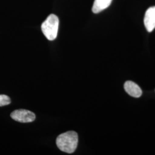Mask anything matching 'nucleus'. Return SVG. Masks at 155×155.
<instances>
[{
  "label": "nucleus",
  "mask_w": 155,
  "mask_h": 155,
  "mask_svg": "<svg viewBox=\"0 0 155 155\" xmlns=\"http://www.w3.org/2000/svg\"><path fill=\"white\" fill-rule=\"evenodd\" d=\"M11 117L13 120L22 123L33 122L36 118V116L33 112L25 109L13 111Z\"/></svg>",
  "instance_id": "7ed1b4c3"
},
{
  "label": "nucleus",
  "mask_w": 155,
  "mask_h": 155,
  "mask_svg": "<svg viewBox=\"0 0 155 155\" xmlns=\"http://www.w3.org/2000/svg\"><path fill=\"white\" fill-rule=\"evenodd\" d=\"M11 103L10 98L6 95H0V106L8 105Z\"/></svg>",
  "instance_id": "0eeeda50"
},
{
  "label": "nucleus",
  "mask_w": 155,
  "mask_h": 155,
  "mask_svg": "<svg viewBox=\"0 0 155 155\" xmlns=\"http://www.w3.org/2000/svg\"><path fill=\"white\" fill-rule=\"evenodd\" d=\"M56 145L62 152L72 153L77 149L78 136L74 131H68L60 134L56 139Z\"/></svg>",
  "instance_id": "f257e3e1"
},
{
  "label": "nucleus",
  "mask_w": 155,
  "mask_h": 155,
  "mask_svg": "<svg viewBox=\"0 0 155 155\" xmlns=\"http://www.w3.org/2000/svg\"><path fill=\"white\" fill-rule=\"evenodd\" d=\"M124 89L127 94L134 98H139L141 96L143 93L139 85L130 81H128L125 83Z\"/></svg>",
  "instance_id": "39448f33"
},
{
  "label": "nucleus",
  "mask_w": 155,
  "mask_h": 155,
  "mask_svg": "<svg viewBox=\"0 0 155 155\" xmlns=\"http://www.w3.org/2000/svg\"><path fill=\"white\" fill-rule=\"evenodd\" d=\"M59 20L58 16L54 14L50 15L41 24V31L45 38L50 41L54 40L56 38Z\"/></svg>",
  "instance_id": "f03ea898"
},
{
  "label": "nucleus",
  "mask_w": 155,
  "mask_h": 155,
  "mask_svg": "<svg viewBox=\"0 0 155 155\" xmlns=\"http://www.w3.org/2000/svg\"><path fill=\"white\" fill-rule=\"evenodd\" d=\"M144 25L148 32H151L155 29V6L149 8L145 12Z\"/></svg>",
  "instance_id": "20e7f679"
},
{
  "label": "nucleus",
  "mask_w": 155,
  "mask_h": 155,
  "mask_svg": "<svg viewBox=\"0 0 155 155\" xmlns=\"http://www.w3.org/2000/svg\"><path fill=\"white\" fill-rule=\"evenodd\" d=\"M112 0H95L92 8L94 13H98L110 5Z\"/></svg>",
  "instance_id": "423d86ee"
}]
</instances>
